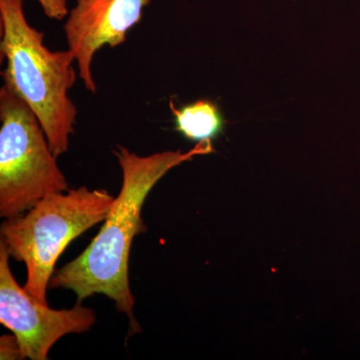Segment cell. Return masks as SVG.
<instances>
[{
  "mask_svg": "<svg viewBox=\"0 0 360 360\" xmlns=\"http://www.w3.org/2000/svg\"><path fill=\"white\" fill-rule=\"evenodd\" d=\"M115 200L106 191L80 186L46 196L2 224L0 243L25 264L27 292L47 304V288L59 257L73 239L105 220Z\"/></svg>",
  "mask_w": 360,
  "mask_h": 360,
  "instance_id": "cell-3",
  "label": "cell"
},
{
  "mask_svg": "<svg viewBox=\"0 0 360 360\" xmlns=\"http://www.w3.org/2000/svg\"><path fill=\"white\" fill-rule=\"evenodd\" d=\"M25 359L20 342L15 335H4L0 338V359L14 360Z\"/></svg>",
  "mask_w": 360,
  "mask_h": 360,
  "instance_id": "cell-8",
  "label": "cell"
},
{
  "mask_svg": "<svg viewBox=\"0 0 360 360\" xmlns=\"http://www.w3.org/2000/svg\"><path fill=\"white\" fill-rule=\"evenodd\" d=\"M151 0H75L65 30L68 49L75 54L78 77L85 89L96 92L92 63L105 45L115 49L127 41V34L141 22Z\"/></svg>",
  "mask_w": 360,
  "mask_h": 360,
  "instance_id": "cell-6",
  "label": "cell"
},
{
  "mask_svg": "<svg viewBox=\"0 0 360 360\" xmlns=\"http://www.w3.org/2000/svg\"><path fill=\"white\" fill-rule=\"evenodd\" d=\"M213 151L212 142H200L187 153L163 151L141 156L118 146L113 155L122 168L120 193L94 240L79 257L53 274L49 286L72 290L78 302L91 295H106L115 302L118 311L127 315L132 333L141 330L134 314L129 262L135 236L146 231L141 219L144 201L172 168Z\"/></svg>",
  "mask_w": 360,
  "mask_h": 360,
  "instance_id": "cell-1",
  "label": "cell"
},
{
  "mask_svg": "<svg viewBox=\"0 0 360 360\" xmlns=\"http://www.w3.org/2000/svg\"><path fill=\"white\" fill-rule=\"evenodd\" d=\"M0 217H20L51 194L68 191L32 108L6 84L0 89Z\"/></svg>",
  "mask_w": 360,
  "mask_h": 360,
  "instance_id": "cell-4",
  "label": "cell"
},
{
  "mask_svg": "<svg viewBox=\"0 0 360 360\" xmlns=\"http://www.w3.org/2000/svg\"><path fill=\"white\" fill-rule=\"evenodd\" d=\"M9 252L0 243V322L18 338L25 357L46 360L61 338L84 333L96 323L94 310L77 302L70 309H52L20 288L9 266Z\"/></svg>",
  "mask_w": 360,
  "mask_h": 360,
  "instance_id": "cell-5",
  "label": "cell"
},
{
  "mask_svg": "<svg viewBox=\"0 0 360 360\" xmlns=\"http://www.w3.org/2000/svg\"><path fill=\"white\" fill-rule=\"evenodd\" d=\"M23 1L0 0V52L6 60L2 77L39 118L58 158L68 150L77 123V108L68 96L78 77L75 54L45 45L44 33L26 20Z\"/></svg>",
  "mask_w": 360,
  "mask_h": 360,
  "instance_id": "cell-2",
  "label": "cell"
},
{
  "mask_svg": "<svg viewBox=\"0 0 360 360\" xmlns=\"http://www.w3.org/2000/svg\"><path fill=\"white\" fill-rule=\"evenodd\" d=\"M170 110L174 113L175 129L187 141L212 142L224 131L225 120L221 111L210 99H200L179 108L172 101Z\"/></svg>",
  "mask_w": 360,
  "mask_h": 360,
  "instance_id": "cell-7",
  "label": "cell"
},
{
  "mask_svg": "<svg viewBox=\"0 0 360 360\" xmlns=\"http://www.w3.org/2000/svg\"><path fill=\"white\" fill-rule=\"evenodd\" d=\"M49 20H63L68 16V0H37Z\"/></svg>",
  "mask_w": 360,
  "mask_h": 360,
  "instance_id": "cell-9",
  "label": "cell"
}]
</instances>
